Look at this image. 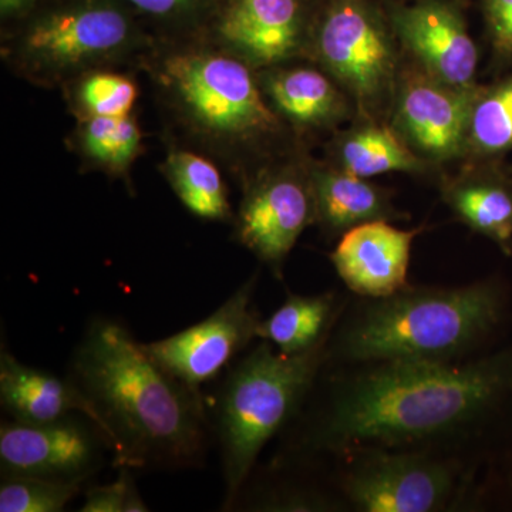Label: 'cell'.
<instances>
[{
    "instance_id": "3957f363",
    "label": "cell",
    "mask_w": 512,
    "mask_h": 512,
    "mask_svg": "<svg viewBox=\"0 0 512 512\" xmlns=\"http://www.w3.org/2000/svg\"><path fill=\"white\" fill-rule=\"evenodd\" d=\"M511 323L512 286L500 276L356 296L346 299L330 332L325 363L464 362L500 346Z\"/></svg>"
},
{
    "instance_id": "cb8c5ba5",
    "label": "cell",
    "mask_w": 512,
    "mask_h": 512,
    "mask_svg": "<svg viewBox=\"0 0 512 512\" xmlns=\"http://www.w3.org/2000/svg\"><path fill=\"white\" fill-rule=\"evenodd\" d=\"M77 147L86 160L107 174L123 177L141 153L140 128L127 117H93L80 120Z\"/></svg>"
},
{
    "instance_id": "7c38bea8",
    "label": "cell",
    "mask_w": 512,
    "mask_h": 512,
    "mask_svg": "<svg viewBox=\"0 0 512 512\" xmlns=\"http://www.w3.org/2000/svg\"><path fill=\"white\" fill-rule=\"evenodd\" d=\"M476 89H458L436 77L416 76L404 84L396 121L407 140L434 160L457 157L468 147Z\"/></svg>"
},
{
    "instance_id": "8992f818",
    "label": "cell",
    "mask_w": 512,
    "mask_h": 512,
    "mask_svg": "<svg viewBox=\"0 0 512 512\" xmlns=\"http://www.w3.org/2000/svg\"><path fill=\"white\" fill-rule=\"evenodd\" d=\"M158 80L188 126L215 143H247L279 127L248 64L221 50L171 53Z\"/></svg>"
},
{
    "instance_id": "4dcf8cb0",
    "label": "cell",
    "mask_w": 512,
    "mask_h": 512,
    "mask_svg": "<svg viewBox=\"0 0 512 512\" xmlns=\"http://www.w3.org/2000/svg\"><path fill=\"white\" fill-rule=\"evenodd\" d=\"M35 0H0V10L3 16L18 15L28 9Z\"/></svg>"
},
{
    "instance_id": "44dd1931",
    "label": "cell",
    "mask_w": 512,
    "mask_h": 512,
    "mask_svg": "<svg viewBox=\"0 0 512 512\" xmlns=\"http://www.w3.org/2000/svg\"><path fill=\"white\" fill-rule=\"evenodd\" d=\"M262 84L275 109L299 126H328L345 111L336 87L313 69L276 70L266 74Z\"/></svg>"
},
{
    "instance_id": "6da1fadb",
    "label": "cell",
    "mask_w": 512,
    "mask_h": 512,
    "mask_svg": "<svg viewBox=\"0 0 512 512\" xmlns=\"http://www.w3.org/2000/svg\"><path fill=\"white\" fill-rule=\"evenodd\" d=\"M269 464L315 470L362 447L417 451L512 495V342L457 363L323 365Z\"/></svg>"
},
{
    "instance_id": "4fadbf2b",
    "label": "cell",
    "mask_w": 512,
    "mask_h": 512,
    "mask_svg": "<svg viewBox=\"0 0 512 512\" xmlns=\"http://www.w3.org/2000/svg\"><path fill=\"white\" fill-rule=\"evenodd\" d=\"M421 228L400 229L387 221L357 225L330 254L339 278L360 298H384L409 284L410 254Z\"/></svg>"
},
{
    "instance_id": "ffe728a7",
    "label": "cell",
    "mask_w": 512,
    "mask_h": 512,
    "mask_svg": "<svg viewBox=\"0 0 512 512\" xmlns=\"http://www.w3.org/2000/svg\"><path fill=\"white\" fill-rule=\"evenodd\" d=\"M448 207L468 228L512 254V185L497 175H467L448 184Z\"/></svg>"
},
{
    "instance_id": "f546056e",
    "label": "cell",
    "mask_w": 512,
    "mask_h": 512,
    "mask_svg": "<svg viewBox=\"0 0 512 512\" xmlns=\"http://www.w3.org/2000/svg\"><path fill=\"white\" fill-rule=\"evenodd\" d=\"M126 2L153 18L175 20L194 15L208 0H126Z\"/></svg>"
},
{
    "instance_id": "4316f807",
    "label": "cell",
    "mask_w": 512,
    "mask_h": 512,
    "mask_svg": "<svg viewBox=\"0 0 512 512\" xmlns=\"http://www.w3.org/2000/svg\"><path fill=\"white\" fill-rule=\"evenodd\" d=\"M82 488L45 478L2 477L0 512H62Z\"/></svg>"
},
{
    "instance_id": "f1b7e54d",
    "label": "cell",
    "mask_w": 512,
    "mask_h": 512,
    "mask_svg": "<svg viewBox=\"0 0 512 512\" xmlns=\"http://www.w3.org/2000/svg\"><path fill=\"white\" fill-rule=\"evenodd\" d=\"M485 15L495 50L512 55V0H485Z\"/></svg>"
},
{
    "instance_id": "ac0fdd59",
    "label": "cell",
    "mask_w": 512,
    "mask_h": 512,
    "mask_svg": "<svg viewBox=\"0 0 512 512\" xmlns=\"http://www.w3.org/2000/svg\"><path fill=\"white\" fill-rule=\"evenodd\" d=\"M309 178L316 222L329 234L343 235L366 222L400 217L389 192L343 168H313Z\"/></svg>"
},
{
    "instance_id": "52a82bcc",
    "label": "cell",
    "mask_w": 512,
    "mask_h": 512,
    "mask_svg": "<svg viewBox=\"0 0 512 512\" xmlns=\"http://www.w3.org/2000/svg\"><path fill=\"white\" fill-rule=\"evenodd\" d=\"M138 43L133 19L114 0H76L37 16L8 46L32 80L63 83L120 59Z\"/></svg>"
},
{
    "instance_id": "d4e9b609",
    "label": "cell",
    "mask_w": 512,
    "mask_h": 512,
    "mask_svg": "<svg viewBox=\"0 0 512 512\" xmlns=\"http://www.w3.org/2000/svg\"><path fill=\"white\" fill-rule=\"evenodd\" d=\"M137 94L136 84L123 74L93 70L73 80L69 99L80 120L127 117L131 116Z\"/></svg>"
},
{
    "instance_id": "d6986e66",
    "label": "cell",
    "mask_w": 512,
    "mask_h": 512,
    "mask_svg": "<svg viewBox=\"0 0 512 512\" xmlns=\"http://www.w3.org/2000/svg\"><path fill=\"white\" fill-rule=\"evenodd\" d=\"M346 299L335 291L311 296L288 292L285 302L259 323L258 339L284 355L308 352L329 338Z\"/></svg>"
},
{
    "instance_id": "83f0119b",
    "label": "cell",
    "mask_w": 512,
    "mask_h": 512,
    "mask_svg": "<svg viewBox=\"0 0 512 512\" xmlns=\"http://www.w3.org/2000/svg\"><path fill=\"white\" fill-rule=\"evenodd\" d=\"M82 512H147L146 501L138 491L133 470L119 468L116 480L94 485L86 491Z\"/></svg>"
},
{
    "instance_id": "7a4b0ae2",
    "label": "cell",
    "mask_w": 512,
    "mask_h": 512,
    "mask_svg": "<svg viewBox=\"0 0 512 512\" xmlns=\"http://www.w3.org/2000/svg\"><path fill=\"white\" fill-rule=\"evenodd\" d=\"M67 379L106 434L116 470L204 467L212 437L207 400L157 365L120 320H90Z\"/></svg>"
},
{
    "instance_id": "7402d4cb",
    "label": "cell",
    "mask_w": 512,
    "mask_h": 512,
    "mask_svg": "<svg viewBox=\"0 0 512 512\" xmlns=\"http://www.w3.org/2000/svg\"><path fill=\"white\" fill-rule=\"evenodd\" d=\"M163 173L184 207L195 217L205 221L231 220L227 188L211 161L190 151H173L164 161Z\"/></svg>"
},
{
    "instance_id": "2e32d148",
    "label": "cell",
    "mask_w": 512,
    "mask_h": 512,
    "mask_svg": "<svg viewBox=\"0 0 512 512\" xmlns=\"http://www.w3.org/2000/svg\"><path fill=\"white\" fill-rule=\"evenodd\" d=\"M0 404L8 419L45 424L72 414L93 420L92 409L69 379L25 365L5 345L0 350Z\"/></svg>"
},
{
    "instance_id": "5bb4252c",
    "label": "cell",
    "mask_w": 512,
    "mask_h": 512,
    "mask_svg": "<svg viewBox=\"0 0 512 512\" xmlns=\"http://www.w3.org/2000/svg\"><path fill=\"white\" fill-rule=\"evenodd\" d=\"M221 52L248 66H274L302 46L303 12L299 0H227L215 20Z\"/></svg>"
},
{
    "instance_id": "5b68a950",
    "label": "cell",
    "mask_w": 512,
    "mask_h": 512,
    "mask_svg": "<svg viewBox=\"0 0 512 512\" xmlns=\"http://www.w3.org/2000/svg\"><path fill=\"white\" fill-rule=\"evenodd\" d=\"M315 471L329 478L349 511H478L500 500L463 467L417 451L355 448Z\"/></svg>"
},
{
    "instance_id": "ba28073f",
    "label": "cell",
    "mask_w": 512,
    "mask_h": 512,
    "mask_svg": "<svg viewBox=\"0 0 512 512\" xmlns=\"http://www.w3.org/2000/svg\"><path fill=\"white\" fill-rule=\"evenodd\" d=\"M259 272H255L207 319L168 338L143 343L151 359L185 386L202 387L222 373L258 339L261 316L254 298Z\"/></svg>"
},
{
    "instance_id": "603a6c76",
    "label": "cell",
    "mask_w": 512,
    "mask_h": 512,
    "mask_svg": "<svg viewBox=\"0 0 512 512\" xmlns=\"http://www.w3.org/2000/svg\"><path fill=\"white\" fill-rule=\"evenodd\" d=\"M340 168L362 178L394 173L420 171L423 165L412 150L387 127L369 126L346 134L340 140Z\"/></svg>"
},
{
    "instance_id": "8fae6325",
    "label": "cell",
    "mask_w": 512,
    "mask_h": 512,
    "mask_svg": "<svg viewBox=\"0 0 512 512\" xmlns=\"http://www.w3.org/2000/svg\"><path fill=\"white\" fill-rule=\"evenodd\" d=\"M316 53L359 100L377 99L392 80V42L363 0H333L319 25Z\"/></svg>"
},
{
    "instance_id": "9c48e42d",
    "label": "cell",
    "mask_w": 512,
    "mask_h": 512,
    "mask_svg": "<svg viewBox=\"0 0 512 512\" xmlns=\"http://www.w3.org/2000/svg\"><path fill=\"white\" fill-rule=\"evenodd\" d=\"M109 454L111 457L106 434L84 414L45 424L10 419L0 424L2 477H35L83 485L99 474Z\"/></svg>"
},
{
    "instance_id": "30bf717a",
    "label": "cell",
    "mask_w": 512,
    "mask_h": 512,
    "mask_svg": "<svg viewBox=\"0 0 512 512\" xmlns=\"http://www.w3.org/2000/svg\"><path fill=\"white\" fill-rule=\"evenodd\" d=\"M315 221L309 174L275 171L249 185L235 220V238L282 279L285 259Z\"/></svg>"
},
{
    "instance_id": "484cf974",
    "label": "cell",
    "mask_w": 512,
    "mask_h": 512,
    "mask_svg": "<svg viewBox=\"0 0 512 512\" xmlns=\"http://www.w3.org/2000/svg\"><path fill=\"white\" fill-rule=\"evenodd\" d=\"M468 147L485 156L512 148V76L478 94L471 111Z\"/></svg>"
},
{
    "instance_id": "e0dca14e",
    "label": "cell",
    "mask_w": 512,
    "mask_h": 512,
    "mask_svg": "<svg viewBox=\"0 0 512 512\" xmlns=\"http://www.w3.org/2000/svg\"><path fill=\"white\" fill-rule=\"evenodd\" d=\"M231 511L345 512V500L328 477L305 468L255 467Z\"/></svg>"
},
{
    "instance_id": "9a60e30c",
    "label": "cell",
    "mask_w": 512,
    "mask_h": 512,
    "mask_svg": "<svg viewBox=\"0 0 512 512\" xmlns=\"http://www.w3.org/2000/svg\"><path fill=\"white\" fill-rule=\"evenodd\" d=\"M394 25L431 76L458 89H474L477 47L457 10L430 0L399 10Z\"/></svg>"
},
{
    "instance_id": "277c9868",
    "label": "cell",
    "mask_w": 512,
    "mask_h": 512,
    "mask_svg": "<svg viewBox=\"0 0 512 512\" xmlns=\"http://www.w3.org/2000/svg\"><path fill=\"white\" fill-rule=\"evenodd\" d=\"M328 339L299 355H284L261 340L224 373L212 406L207 404L220 450L222 511H231L266 444L278 439L301 409L325 365Z\"/></svg>"
}]
</instances>
